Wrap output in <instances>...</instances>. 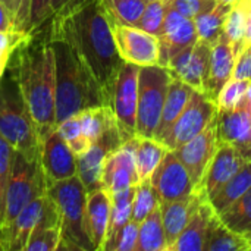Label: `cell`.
<instances>
[{"label":"cell","mask_w":251,"mask_h":251,"mask_svg":"<svg viewBox=\"0 0 251 251\" xmlns=\"http://www.w3.org/2000/svg\"><path fill=\"white\" fill-rule=\"evenodd\" d=\"M12 54H13V51H3V53H0V81L4 76L6 71H7V66H9Z\"/></svg>","instance_id":"49"},{"label":"cell","mask_w":251,"mask_h":251,"mask_svg":"<svg viewBox=\"0 0 251 251\" xmlns=\"http://www.w3.org/2000/svg\"><path fill=\"white\" fill-rule=\"evenodd\" d=\"M169 149L156 138L135 137V163L141 181H149Z\"/></svg>","instance_id":"26"},{"label":"cell","mask_w":251,"mask_h":251,"mask_svg":"<svg viewBox=\"0 0 251 251\" xmlns=\"http://www.w3.org/2000/svg\"><path fill=\"white\" fill-rule=\"evenodd\" d=\"M110 196H112V213H110V224H109V232H107L106 244L131 221L132 201H134V196H135V185L125 188L122 191L113 193Z\"/></svg>","instance_id":"33"},{"label":"cell","mask_w":251,"mask_h":251,"mask_svg":"<svg viewBox=\"0 0 251 251\" xmlns=\"http://www.w3.org/2000/svg\"><path fill=\"white\" fill-rule=\"evenodd\" d=\"M13 29V15L10 9L0 0V31Z\"/></svg>","instance_id":"47"},{"label":"cell","mask_w":251,"mask_h":251,"mask_svg":"<svg viewBox=\"0 0 251 251\" xmlns=\"http://www.w3.org/2000/svg\"><path fill=\"white\" fill-rule=\"evenodd\" d=\"M215 213L216 212L212 207L207 196L201 194L188 225L169 251H204L207 229Z\"/></svg>","instance_id":"23"},{"label":"cell","mask_w":251,"mask_h":251,"mask_svg":"<svg viewBox=\"0 0 251 251\" xmlns=\"http://www.w3.org/2000/svg\"><path fill=\"white\" fill-rule=\"evenodd\" d=\"M0 134L26 159H38L40 141L34 122L10 74L0 81Z\"/></svg>","instance_id":"5"},{"label":"cell","mask_w":251,"mask_h":251,"mask_svg":"<svg viewBox=\"0 0 251 251\" xmlns=\"http://www.w3.org/2000/svg\"><path fill=\"white\" fill-rule=\"evenodd\" d=\"M31 0H13V29L28 34Z\"/></svg>","instance_id":"43"},{"label":"cell","mask_w":251,"mask_h":251,"mask_svg":"<svg viewBox=\"0 0 251 251\" xmlns=\"http://www.w3.org/2000/svg\"><path fill=\"white\" fill-rule=\"evenodd\" d=\"M62 246V232L59 224L43 225L29 237L25 251H56Z\"/></svg>","instance_id":"36"},{"label":"cell","mask_w":251,"mask_h":251,"mask_svg":"<svg viewBox=\"0 0 251 251\" xmlns=\"http://www.w3.org/2000/svg\"><path fill=\"white\" fill-rule=\"evenodd\" d=\"M81 1L82 0H53V3H51V19L54 16H59V15L68 12L69 9L78 6Z\"/></svg>","instance_id":"46"},{"label":"cell","mask_w":251,"mask_h":251,"mask_svg":"<svg viewBox=\"0 0 251 251\" xmlns=\"http://www.w3.org/2000/svg\"><path fill=\"white\" fill-rule=\"evenodd\" d=\"M232 78L237 79H251V47L243 50L235 57V68Z\"/></svg>","instance_id":"45"},{"label":"cell","mask_w":251,"mask_h":251,"mask_svg":"<svg viewBox=\"0 0 251 251\" xmlns=\"http://www.w3.org/2000/svg\"><path fill=\"white\" fill-rule=\"evenodd\" d=\"M40 168L46 179L47 188L51 184L69 179L78 175L76 156L71 150L60 131L56 128L44 141L40 143Z\"/></svg>","instance_id":"13"},{"label":"cell","mask_w":251,"mask_h":251,"mask_svg":"<svg viewBox=\"0 0 251 251\" xmlns=\"http://www.w3.org/2000/svg\"><path fill=\"white\" fill-rule=\"evenodd\" d=\"M250 250H251V240H250Z\"/></svg>","instance_id":"54"},{"label":"cell","mask_w":251,"mask_h":251,"mask_svg":"<svg viewBox=\"0 0 251 251\" xmlns=\"http://www.w3.org/2000/svg\"><path fill=\"white\" fill-rule=\"evenodd\" d=\"M7 71L18 84L41 143L57 128L54 53L46 31L29 35L16 47Z\"/></svg>","instance_id":"2"},{"label":"cell","mask_w":251,"mask_h":251,"mask_svg":"<svg viewBox=\"0 0 251 251\" xmlns=\"http://www.w3.org/2000/svg\"><path fill=\"white\" fill-rule=\"evenodd\" d=\"M237 147H238V150L241 151V154L246 157V160H247V162H251V137L247 141L241 143V144L237 146Z\"/></svg>","instance_id":"50"},{"label":"cell","mask_w":251,"mask_h":251,"mask_svg":"<svg viewBox=\"0 0 251 251\" xmlns=\"http://www.w3.org/2000/svg\"><path fill=\"white\" fill-rule=\"evenodd\" d=\"M251 47V0H247V31H246V40H244V47L243 50ZM241 50V51H243ZM240 51V53H241ZM238 53V54H240ZM237 54V56H238Z\"/></svg>","instance_id":"48"},{"label":"cell","mask_w":251,"mask_h":251,"mask_svg":"<svg viewBox=\"0 0 251 251\" xmlns=\"http://www.w3.org/2000/svg\"><path fill=\"white\" fill-rule=\"evenodd\" d=\"M138 74L140 66L124 62L110 96V109L125 141L137 137L138 110Z\"/></svg>","instance_id":"8"},{"label":"cell","mask_w":251,"mask_h":251,"mask_svg":"<svg viewBox=\"0 0 251 251\" xmlns=\"http://www.w3.org/2000/svg\"><path fill=\"white\" fill-rule=\"evenodd\" d=\"M218 106L213 99H210L206 93L194 90L190 101L185 109L174 124L165 146L169 150H175L199 134H201L216 118Z\"/></svg>","instance_id":"9"},{"label":"cell","mask_w":251,"mask_h":251,"mask_svg":"<svg viewBox=\"0 0 251 251\" xmlns=\"http://www.w3.org/2000/svg\"><path fill=\"white\" fill-rule=\"evenodd\" d=\"M146 3H150V1H156V0H144Z\"/></svg>","instance_id":"53"},{"label":"cell","mask_w":251,"mask_h":251,"mask_svg":"<svg viewBox=\"0 0 251 251\" xmlns=\"http://www.w3.org/2000/svg\"><path fill=\"white\" fill-rule=\"evenodd\" d=\"M57 129L60 131L62 137L66 140V143L69 144L71 150L74 151V154L78 157L81 154H84L90 147H91V141L82 134V128H81V119L79 115H72L68 119L62 121L57 125Z\"/></svg>","instance_id":"37"},{"label":"cell","mask_w":251,"mask_h":251,"mask_svg":"<svg viewBox=\"0 0 251 251\" xmlns=\"http://www.w3.org/2000/svg\"><path fill=\"white\" fill-rule=\"evenodd\" d=\"M160 65L166 66L169 60L182 50L194 46L199 41L196 21L184 16L175 7H169L160 34Z\"/></svg>","instance_id":"16"},{"label":"cell","mask_w":251,"mask_h":251,"mask_svg":"<svg viewBox=\"0 0 251 251\" xmlns=\"http://www.w3.org/2000/svg\"><path fill=\"white\" fill-rule=\"evenodd\" d=\"M250 82L251 79H237V78L229 79L224 85V88L221 90V93L216 99L218 112L234 109L241 101V99L246 96Z\"/></svg>","instance_id":"39"},{"label":"cell","mask_w":251,"mask_h":251,"mask_svg":"<svg viewBox=\"0 0 251 251\" xmlns=\"http://www.w3.org/2000/svg\"><path fill=\"white\" fill-rule=\"evenodd\" d=\"M251 188V162H247L210 200L216 213L228 209L234 201L243 197Z\"/></svg>","instance_id":"28"},{"label":"cell","mask_w":251,"mask_h":251,"mask_svg":"<svg viewBox=\"0 0 251 251\" xmlns=\"http://www.w3.org/2000/svg\"><path fill=\"white\" fill-rule=\"evenodd\" d=\"M112 213V196L107 190L99 188L87 194L85 225L94 251L104 250Z\"/></svg>","instance_id":"20"},{"label":"cell","mask_w":251,"mask_h":251,"mask_svg":"<svg viewBox=\"0 0 251 251\" xmlns=\"http://www.w3.org/2000/svg\"><path fill=\"white\" fill-rule=\"evenodd\" d=\"M47 194L53 200L60 224L62 246L60 250L94 251L87 234L85 210H87V188L78 175L51 184Z\"/></svg>","instance_id":"4"},{"label":"cell","mask_w":251,"mask_h":251,"mask_svg":"<svg viewBox=\"0 0 251 251\" xmlns=\"http://www.w3.org/2000/svg\"><path fill=\"white\" fill-rule=\"evenodd\" d=\"M246 163L247 160L237 146L218 143L216 153L203 179L201 193H204L207 199H212Z\"/></svg>","instance_id":"19"},{"label":"cell","mask_w":251,"mask_h":251,"mask_svg":"<svg viewBox=\"0 0 251 251\" xmlns=\"http://www.w3.org/2000/svg\"><path fill=\"white\" fill-rule=\"evenodd\" d=\"M110 22L135 26L146 9L144 0H101Z\"/></svg>","instance_id":"34"},{"label":"cell","mask_w":251,"mask_h":251,"mask_svg":"<svg viewBox=\"0 0 251 251\" xmlns=\"http://www.w3.org/2000/svg\"><path fill=\"white\" fill-rule=\"evenodd\" d=\"M219 3H222V4H228V6H232L234 3H237L238 0H218Z\"/></svg>","instance_id":"52"},{"label":"cell","mask_w":251,"mask_h":251,"mask_svg":"<svg viewBox=\"0 0 251 251\" xmlns=\"http://www.w3.org/2000/svg\"><path fill=\"white\" fill-rule=\"evenodd\" d=\"M29 35L21 31H0V53L15 51Z\"/></svg>","instance_id":"44"},{"label":"cell","mask_w":251,"mask_h":251,"mask_svg":"<svg viewBox=\"0 0 251 251\" xmlns=\"http://www.w3.org/2000/svg\"><path fill=\"white\" fill-rule=\"evenodd\" d=\"M50 40L69 44L103 88L109 104L115 81L124 65L113 29L101 0H82L78 6L54 16L46 26Z\"/></svg>","instance_id":"1"},{"label":"cell","mask_w":251,"mask_h":251,"mask_svg":"<svg viewBox=\"0 0 251 251\" xmlns=\"http://www.w3.org/2000/svg\"><path fill=\"white\" fill-rule=\"evenodd\" d=\"M160 206L159 196L151 184V181H141L135 185V196L132 201L131 219L137 224L143 222L154 209Z\"/></svg>","instance_id":"35"},{"label":"cell","mask_w":251,"mask_h":251,"mask_svg":"<svg viewBox=\"0 0 251 251\" xmlns=\"http://www.w3.org/2000/svg\"><path fill=\"white\" fill-rule=\"evenodd\" d=\"M134 150L135 137L107 156L101 174V187L110 194L140 184Z\"/></svg>","instance_id":"17"},{"label":"cell","mask_w":251,"mask_h":251,"mask_svg":"<svg viewBox=\"0 0 251 251\" xmlns=\"http://www.w3.org/2000/svg\"><path fill=\"white\" fill-rule=\"evenodd\" d=\"M218 143L240 146L251 137V106L246 96L229 110L218 112L216 115Z\"/></svg>","instance_id":"22"},{"label":"cell","mask_w":251,"mask_h":251,"mask_svg":"<svg viewBox=\"0 0 251 251\" xmlns=\"http://www.w3.org/2000/svg\"><path fill=\"white\" fill-rule=\"evenodd\" d=\"M235 68V50L231 41L222 34L219 40L212 46L209 75L204 87V93L216 101L224 85L232 79Z\"/></svg>","instance_id":"21"},{"label":"cell","mask_w":251,"mask_h":251,"mask_svg":"<svg viewBox=\"0 0 251 251\" xmlns=\"http://www.w3.org/2000/svg\"><path fill=\"white\" fill-rule=\"evenodd\" d=\"M171 4H172V0H156V1L147 3L144 12L135 26L159 37Z\"/></svg>","instance_id":"38"},{"label":"cell","mask_w":251,"mask_h":251,"mask_svg":"<svg viewBox=\"0 0 251 251\" xmlns=\"http://www.w3.org/2000/svg\"><path fill=\"white\" fill-rule=\"evenodd\" d=\"M50 224H59V215L53 200L46 191L34 197L15 219L9 231L6 251H25V246L32 232L37 228Z\"/></svg>","instance_id":"11"},{"label":"cell","mask_w":251,"mask_h":251,"mask_svg":"<svg viewBox=\"0 0 251 251\" xmlns=\"http://www.w3.org/2000/svg\"><path fill=\"white\" fill-rule=\"evenodd\" d=\"M204 251H250V241L231 231L215 213L207 229Z\"/></svg>","instance_id":"27"},{"label":"cell","mask_w":251,"mask_h":251,"mask_svg":"<svg viewBox=\"0 0 251 251\" xmlns=\"http://www.w3.org/2000/svg\"><path fill=\"white\" fill-rule=\"evenodd\" d=\"M231 6L218 3L212 10L204 12L194 18L199 41L209 44L210 47L219 40L224 31V22Z\"/></svg>","instance_id":"31"},{"label":"cell","mask_w":251,"mask_h":251,"mask_svg":"<svg viewBox=\"0 0 251 251\" xmlns=\"http://www.w3.org/2000/svg\"><path fill=\"white\" fill-rule=\"evenodd\" d=\"M218 3V0H172V7L184 16L194 19L196 16L212 10Z\"/></svg>","instance_id":"42"},{"label":"cell","mask_w":251,"mask_h":251,"mask_svg":"<svg viewBox=\"0 0 251 251\" xmlns=\"http://www.w3.org/2000/svg\"><path fill=\"white\" fill-rule=\"evenodd\" d=\"M219 219L234 232L251 240V188L228 209L218 213Z\"/></svg>","instance_id":"30"},{"label":"cell","mask_w":251,"mask_h":251,"mask_svg":"<svg viewBox=\"0 0 251 251\" xmlns=\"http://www.w3.org/2000/svg\"><path fill=\"white\" fill-rule=\"evenodd\" d=\"M210 51L212 47L209 44L197 41L194 46L174 56L166 66L174 76L179 78L194 90L204 93L210 66Z\"/></svg>","instance_id":"18"},{"label":"cell","mask_w":251,"mask_h":251,"mask_svg":"<svg viewBox=\"0 0 251 251\" xmlns=\"http://www.w3.org/2000/svg\"><path fill=\"white\" fill-rule=\"evenodd\" d=\"M246 31H247V0H238L229 7L222 31V34L234 46L235 57L244 47Z\"/></svg>","instance_id":"32"},{"label":"cell","mask_w":251,"mask_h":251,"mask_svg":"<svg viewBox=\"0 0 251 251\" xmlns=\"http://www.w3.org/2000/svg\"><path fill=\"white\" fill-rule=\"evenodd\" d=\"M110 24L118 51L124 62L134 63L140 68L160 65V40L157 35L138 26Z\"/></svg>","instance_id":"10"},{"label":"cell","mask_w":251,"mask_h":251,"mask_svg":"<svg viewBox=\"0 0 251 251\" xmlns=\"http://www.w3.org/2000/svg\"><path fill=\"white\" fill-rule=\"evenodd\" d=\"M135 251H166V237L160 206L154 209L143 222H140Z\"/></svg>","instance_id":"29"},{"label":"cell","mask_w":251,"mask_h":251,"mask_svg":"<svg viewBox=\"0 0 251 251\" xmlns=\"http://www.w3.org/2000/svg\"><path fill=\"white\" fill-rule=\"evenodd\" d=\"M46 191L47 184L43 176L38 159H26L24 154L16 151L0 222V250L6 251L9 231L22 209L34 197Z\"/></svg>","instance_id":"6"},{"label":"cell","mask_w":251,"mask_h":251,"mask_svg":"<svg viewBox=\"0 0 251 251\" xmlns=\"http://www.w3.org/2000/svg\"><path fill=\"white\" fill-rule=\"evenodd\" d=\"M56 66V124L82 110L109 106V100L75 50L62 40H50Z\"/></svg>","instance_id":"3"},{"label":"cell","mask_w":251,"mask_h":251,"mask_svg":"<svg viewBox=\"0 0 251 251\" xmlns=\"http://www.w3.org/2000/svg\"><path fill=\"white\" fill-rule=\"evenodd\" d=\"M172 76L169 68L163 65L140 68L137 137L154 138Z\"/></svg>","instance_id":"7"},{"label":"cell","mask_w":251,"mask_h":251,"mask_svg":"<svg viewBox=\"0 0 251 251\" xmlns=\"http://www.w3.org/2000/svg\"><path fill=\"white\" fill-rule=\"evenodd\" d=\"M193 93H194L193 87H190L188 84H185L179 78L172 76V81H171L169 88H168L166 100L163 104L162 118H160V122H159V126H157V131L154 135L156 140H159L165 144L174 124L176 122V119L179 118V115L185 109Z\"/></svg>","instance_id":"25"},{"label":"cell","mask_w":251,"mask_h":251,"mask_svg":"<svg viewBox=\"0 0 251 251\" xmlns=\"http://www.w3.org/2000/svg\"><path fill=\"white\" fill-rule=\"evenodd\" d=\"M201 194L204 193L196 191L194 194L185 199L160 203L162 222H163V229H165V237H166V251H169V249L174 246V243L185 229V226L188 225L199 204Z\"/></svg>","instance_id":"24"},{"label":"cell","mask_w":251,"mask_h":251,"mask_svg":"<svg viewBox=\"0 0 251 251\" xmlns=\"http://www.w3.org/2000/svg\"><path fill=\"white\" fill-rule=\"evenodd\" d=\"M51 3L53 0H31L28 35H34L46 29L51 19Z\"/></svg>","instance_id":"40"},{"label":"cell","mask_w":251,"mask_h":251,"mask_svg":"<svg viewBox=\"0 0 251 251\" xmlns=\"http://www.w3.org/2000/svg\"><path fill=\"white\" fill-rule=\"evenodd\" d=\"M160 203L185 199L196 193V185L174 150H169L150 178Z\"/></svg>","instance_id":"14"},{"label":"cell","mask_w":251,"mask_h":251,"mask_svg":"<svg viewBox=\"0 0 251 251\" xmlns=\"http://www.w3.org/2000/svg\"><path fill=\"white\" fill-rule=\"evenodd\" d=\"M138 225L132 219L104 246V251H135L138 241Z\"/></svg>","instance_id":"41"},{"label":"cell","mask_w":251,"mask_h":251,"mask_svg":"<svg viewBox=\"0 0 251 251\" xmlns=\"http://www.w3.org/2000/svg\"><path fill=\"white\" fill-rule=\"evenodd\" d=\"M216 149H218V132H216V118H215V121L201 134H199L184 146L174 150L179 157V160L187 168L196 185V191L201 193L203 179L216 153Z\"/></svg>","instance_id":"15"},{"label":"cell","mask_w":251,"mask_h":251,"mask_svg":"<svg viewBox=\"0 0 251 251\" xmlns=\"http://www.w3.org/2000/svg\"><path fill=\"white\" fill-rule=\"evenodd\" d=\"M124 144L116 121L113 119L104 132L91 144V147L76 157L78 176L82 181L87 191H94L101 187V174L107 156Z\"/></svg>","instance_id":"12"},{"label":"cell","mask_w":251,"mask_h":251,"mask_svg":"<svg viewBox=\"0 0 251 251\" xmlns=\"http://www.w3.org/2000/svg\"><path fill=\"white\" fill-rule=\"evenodd\" d=\"M9 9H10V12H12V15H13V0H1Z\"/></svg>","instance_id":"51"}]
</instances>
